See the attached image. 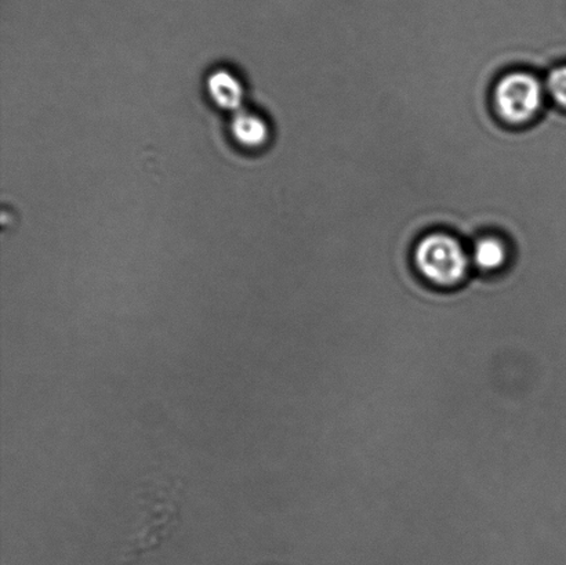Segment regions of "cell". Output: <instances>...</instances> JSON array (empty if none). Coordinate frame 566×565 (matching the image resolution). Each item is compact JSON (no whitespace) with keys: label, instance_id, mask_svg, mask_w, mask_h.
<instances>
[{"label":"cell","instance_id":"3957f363","mask_svg":"<svg viewBox=\"0 0 566 565\" xmlns=\"http://www.w3.org/2000/svg\"><path fill=\"white\" fill-rule=\"evenodd\" d=\"M471 264L473 269L484 275L501 274L507 269L512 252L506 238L488 232L482 234L470 249Z\"/></svg>","mask_w":566,"mask_h":565},{"label":"cell","instance_id":"8992f818","mask_svg":"<svg viewBox=\"0 0 566 565\" xmlns=\"http://www.w3.org/2000/svg\"><path fill=\"white\" fill-rule=\"evenodd\" d=\"M547 98L558 108L566 111V64H559L548 72L545 80Z\"/></svg>","mask_w":566,"mask_h":565},{"label":"cell","instance_id":"277c9868","mask_svg":"<svg viewBox=\"0 0 566 565\" xmlns=\"http://www.w3.org/2000/svg\"><path fill=\"white\" fill-rule=\"evenodd\" d=\"M208 92L220 108L232 111L241 107L243 87L229 71L213 72L208 80Z\"/></svg>","mask_w":566,"mask_h":565},{"label":"cell","instance_id":"5b68a950","mask_svg":"<svg viewBox=\"0 0 566 565\" xmlns=\"http://www.w3.org/2000/svg\"><path fill=\"white\" fill-rule=\"evenodd\" d=\"M232 135L242 146L258 148L268 143L270 132L268 124L259 116L240 113L232 121Z\"/></svg>","mask_w":566,"mask_h":565},{"label":"cell","instance_id":"7a4b0ae2","mask_svg":"<svg viewBox=\"0 0 566 565\" xmlns=\"http://www.w3.org/2000/svg\"><path fill=\"white\" fill-rule=\"evenodd\" d=\"M547 100L545 81L534 72L513 70L497 77L491 92L493 114L501 124L524 127L539 118Z\"/></svg>","mask_w":566,"mask_h":565},{"label":"cell","instance_id":"6da1fadb","mask_svg":"<svg viewBox=\"0 0 566 565\" xmlns=\"http://www.w3.org/2000/svg\"><path fill=\"white\" fill-rule=\"evenodd\" d=\"M410 260L416 274L438 291H453L468 282L473 264L470 249L448 230H431L415 242Z\"/></svg>","mask_w":566,"mask_h":565}]
</instances>
